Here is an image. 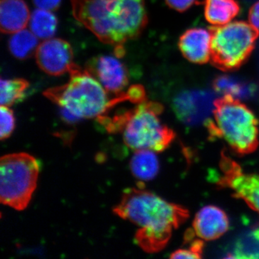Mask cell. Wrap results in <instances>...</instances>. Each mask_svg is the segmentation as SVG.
I'll list each match as a JSON object with an SVG mask.
<instances>
[{
  "instance_id": "obj_1",
  "label": "cell",
  "mask_w": 259,
  "mask_h": 259,
  "mask_svg": "<svg viewBox=\"0 0 259 259\" xmlns=\"http://www.w3.org/2000/svg\"><path fill=\"white\" fill-rule=\"evenodd\" d=\"M113 212L139 227L135 240L140 248L151 253L163 249L173 231L189 218L185 207L139 187L124 191Z\"/></svg>"
},
{
  "instance_id": "obj_2",
  "label": "cell",
  "mask_w": 259,
  "mask_h": 259,
  "mask_svg": "<svg viewBox=\"0 0 259 259\" xmlns=\"http://www.w3.org/2000/svg\"><path fill=\"white\" fill-rule=\"evenodd\" d=\"M75 19L115 47V55H125L124 44L141 35L148 18L144 0H71Z\"/></svg>"
},
{
  "instance_id": "obj_3",
  "label": "cell",
  "mask_w": 259,
  "mask_h": 259,
  "mask_svg": "<svg viewBox=\"0 0 259 259\" xmlns=\"http://www.w3.org/2000/svg\"><path fill=\"white\" fill-rule=\"evenodd\" d=\"M163 106L157 102L144 101L131 110L112 117H99L100 123L110 133H121L127 147L151 150L158 153L166 150L175 139V133L161 122Z\"/></svg>"
},
{
  "instance_id": "obj_4",
  "label": "cell",
  "mask_w": 259,
  "mask_h": 259,
  "mask_svg": "<svg viewBox=\"0 0 259 259\" xmlns=\"http://www.w3.org/2000/svg\"><path fill=\"white\" fill-rule=\"evenodd\" d=\"M69 73L67 83L44 93V96L60 107L68 120L99 118L122 102L119 96L110 100L106 90L88 69L74 64Z\"/></svg>"
},
{
  "instance_id": "obj_5",
  "label": "cell",
  "mask_w": 259,
  "mask_h": 259,
  "mask_svg": "<svg viewBox=\"0 0 259 259\" xmlns=\"http://www.w3.org/2000/svg\"><path fill=\"white\" fill-rule=\"evenodd\" d=\"M213 118L204 125L213 139H223L239 154L253 153L258 146V121L241 100L223 97L215 101Z\"/></svg>"
},
{
  "instance_id": "obj_6",
  "label": "cell",
  "mask_w": 259,
  "mask_h": 259,
  "mask_svg": "<svg viewBox=\"0 0 259 259\" xmlns=\"http://www.w3.org/2000/svg\"><path fill=\"white\" fill-rule=\"evenodd\" d=\"M40 165L27 153L5 155L0 159V201L16 210L28 207L36 189Z\"/></svg>"
},
{
  "instance_id": "obj_7",
  "label": "cell",
  "mask_w": 259,
  "mask_h": 259,
  "mask_svg": "<svg viewBox=\"0 0 259 259\" xmlns=\"http://www.w3.org/2000/svg\"><path fill=\"white\" fill-rule=\"evenodd\" d=\"M212 56L215 66L225 71L239 68L255 47L258 32L249 23L232 21L212 30Z\"/></svg>"
},
{
  "instance_id": "obj_8",
  "label": "cell",
  "mask_w": 259,
  "mask_h": 259,
  "mask_svg": "<svg viewBox=\"0 0 259 259\" xmlns=\"http://www.w3.org/2000/svg\"><path fill=\"white\" fill-rule=\"evenodd\" d=\"M222 176L218 185L230 189L237 199H242L259 214V175L247 174L234 160L226 154L221 158Z\"/></svg>"
},
{
  "instance_id": "obj_9",
  "label": "cell",
  "mask_w": 259,
  "mask_h": 259,
  "mask_svg": "<svg viewBox=\"0 0 259 259\" xmlns=\"http://www.w3.org/2000/svg\"><path fill=\"white\" fill-rule=\"evenodd\" d=\"M216 100L210 90H185L175 96L172 105L175 115L185 125H204L213 115Z\"/></svg>"
},
{
  "instance_id": "obj_10",
  "label": "cell",
  "mask_w": 259,
  "mask_h": 259,
  "mask_svg": "<svg viewBox=\"0 0 259 259\" xmlns=\"http://www.w3.org/2000/svg\"><path fill=\"white\" fill-rule=\"evenodd\" d=\"M37 66L51 76H61L69 72L74 64L71 45L60 38H49L39 44L35 52Z\"/></svg>"
},
{
  "instance_id": "obj_11",
  "label": "cell",
  "mask_w": 259,
  "mask_h": 259,
  "mask_svg": "<svg viewBox=\"0 0 259 259\" xmlns=\"http://www.w3.org/2000/svg\"><path fill=\"white\" fill-rule=\"evenodd\" d=\"M119 59L116 56H99L92 59L87 68L107 93L115 96L123 93L129 82L127 69Z\"/></svg>"
},
{
  "instance_id": "obj_12",
  "label": "cell",
  "mask_w": 259,
  "mask_h": 259,
  "mask_svg": "<svg viewBox=\"0 0 259 259\" xmlns=\"http://www.w3.org/2000/svg\"><path fill=\"white\" fill-rule=\"evenodd\" d=\"M228 215L214 205L204 206L199 209L193 221L196 236L203 241H214L223 236L229 229Z\"/></svg>"
},
{
  "instance_id": "obj_13",
  "label": "cell",
  "mask_w": 259,
  "mask_h": 259,
  "mask_svg": "<svg viewBox=\"0 0 259 259\" xmlns=\"http://www.w3.org/2000/svg\"><path fill=\"white\" fill-rule=\"evenodd\" d=\"M212 32L203 28L189 29L180 37L179 47L187 60L205 64L212 56Z\"/></svg>"
},
{
  "instance_id": "obj_14",
  "label": "cell",
  "mask_w": 259,
  "mask_h": 259,
  "mask_svg": "<svg viewBox=\"0 0 259 259\" xmlns=\"http://www.w3.org/2000/svg\"><path fill=\"white\" fill-rule=\"evenodd\" d=\"M30 10L24 0H1L0 28L3 33L13 34L26 28Z\"/></svg>"
},
{
  "instance_id": "obj_15",
  "label": "cell",
  "mask_w": 259,
  "mask_h": 259,
  "mask_svg": "<svg viewBox=\"0 0 259 259\" xmlns=\"http://www.w3.org/2000/svg\"><path fill=\"white\" fill-rule=\"evenodd\" d=\"M214 91L223 97H230L238 100H248L256 93L254 83L236 76L222 75L213 82Z\"/></svg>"
},
{
  "instance_id": "obj_16",
  "label": "cell",
  "mask_w": 259,
  "mask_h": 259,
  "mask_svg": "<svg viewBox=\"0 0 259 259\" xmlns=\"http://www.w3.org/2000/svg\"><path fill=\"white\" fill-rule=\"evenodd\" d=\"M240 12L236 0H205L204 16L214 27L222 26L233 21Z\"/></svg>"
},
{
  "instance_id": "obj_17",
  "label": "cell",
  "mask_w": 259,
  "mask_h": 259,
  "mask_svg": "<svg viewBox=\"0 0 259 259\" xmlns=\"http://www.w3.org/2000/svg\"><path fill=\"white\" fill-rule=\"evenodd\" d=\"M159 168L156 152L151 150H136L130 161V168L133 175L142 182L153 180L157 176Z\"/></svg>"
},
{
  "instance_id": "obj_18",
  "label": "cell",
  "mask_w": 259,
  "mask_h": 259,
  "mask_svg": "<svg viewBox=\"0 0 259 259\" xmlns=\"http://www.w3.org/2000/svg\"><path fill=\"white\" fill-rule=\"evenodd\" d=\"M228 258H259V227L245 231L237 238Z\"/></svg>"
},
{
  "instance_id": "obj_19",
  "label": "cell",
  "mask_w": 259,
  "mask_h": 259,
  "mask_svg": "<svg viewBox=\"0 0 259 259\" xmlns=\"http://www.w3.org/2000/svg\"><path fill=\"white\" fill-rule=\"evenodd\" d=\"M37 47L38 37L31 30L25 29L13 33L8 42L12 55L21 60L28 59L35 54Z\"/></svg>"
},
{
  "instance_id": "obj_20",
  "label": "cell",
  "mask_w": 259,
  "mask_h": 259,
  "mask_svg": "<svg viewBox=\"0 0 259 259\" xmlns=\"http://www.w3.org/2000/svg\"><path fill=\"white\" fill-rule=\"evenodd\" d=\"M29 25L30 30L39 39L47 40L55 35L58 20L51 11L37 8L30 15Z\"/></svg>"
},
{
  "instance_id": "obj_21",
  "label": "cell",
  "mask_w": 259,
  "mask_h": 259,
  "mask_svg": "<svg viewBox=\"0 0 259 259\" xmlns=\"http://www.w3.org/2000/svg\"><path fill=\"white\" fill-rule=\"evenodd\" d=\"M29 88V82L23 79H1L0 103L3 106L11 107L23 100Z\"/></svg>"
},
{
  "instance_id": "obj_22",
  "label": "cell",
  "mask_w": 259,
  "mask_h": 259,
  "mask_svg": "<svg viewBox=\"0 0 259 259\" xmlns=\"http://www.w3.org/2000/svg\"><path fill=\"white\" fill-rule=\"evenodd\" d=\"M193 230H188L185 233V242L189 243L188 248H180L171 253V258H201L203 252V240L194 238Z\"/></svg>"
},
{
  "instance_id": "obj_23",
  "label": "cell",
  "mask_w": 259,
  "mask_h": 259,
  "mask_svg": "<svg viewBox=\"0 0 259 259\" xmlns=\"http://www.w3.org/2000/svg\"><path fill=\"white\" fill-rule=\"evenodd\" d=\"M10 107L1 105L0 108V139H8L15 127V119L13 110Z\"/></svg>"
},
{
  "instance_id": "obj_24",
  "label": "cell",
  "mask_w": 259,
  "mask_h": 259,
  "mask_svg": "<svg viewBox=\"0 0 259 259\" xmlns=\"http://www.w3.org/2000/svg\"><path fill=\"white\" fill-rule=\"evenodd\" d=\"M167 5L179 12L188 10L197 2V0H166Z\"/></svg>"
},
{
  "instance_id": "obj_25",
  "label": "cell",
  "mask_w": 259,
  "mask_h": 259,
  "mask_svg": "<svg viewBox=\"0 0 259 259\" xmlns=\"http://www.w3.org/2000/svg\"><path fill=\"white\" fill-rule=\"evenodd\" d=\"M32 2L38 9L49 11L57 10L61 3V0H32Z\"/></svg>"
},
{
  "instance_id": "obj_26",
  "label": "cell",
  "mask_w": 259,
  "mask_h": 259,
  "mask_svg": "<svg viewBox=\"0 0 259 259\" xmlns=\"http://www.w3.org/2000/svg\"><path fill=\"white\" fill-rule=\"evenodd\" d=\"M248 21L252 28L259 34V1L256 2L250 8Z\"/></svg>"
}]
</instances>
